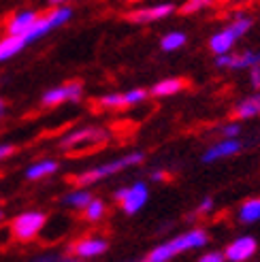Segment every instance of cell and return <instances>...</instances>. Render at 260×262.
<instances>
[{"instance_id":"cell-1","label":"cell","mask_w":260,"mask_h":262,"mask_svg":"<svg viewBox=\"0 0 260 262\" xmlns=\"http://www.w3.org/2000/svg\"><path fill=\"white\" fill-rule=\"evenodd\" d=\"M143 160H145V154L143 151H133V154H126L122 156V158H115V160H109L105 164H98L94 168H88V171L79 173V175H75L73 177V183L77 188H90V186H94V183L102 181V179H107L115 173H120L124 171V168H130V166H139Z\"/></svg>"},{"instance_id":"cell-2","label":"cell","mask_w":260,"mask_h":262,"mask_svg":"<svg viewBox=\"0 0 260 262\" xmlns=\"http://www.w3.org/2000/svg\"><path fill=\"white\" fill-rule=\"evenodd\" d=\"M71 17H73V9L67 7V5H58V7H54L51 11H47L45 15H38L36 21L32 24V28L24 34L26 43L30 45V43L38 41V38H43L51 30H56V28H60V26H64Z\"/></svg>"},{"instance_id":"cell-3","label":"cell","mask_w":260,"mask_h":262,"mask_svg":"<svg viewBox=\"0 0 260 262\" xmlns=\"http://www.w3.org/2000/svg\"><path fill=\"white\" fill-rule=\"evenodd\" d=\"M109 141V133L105 128H98V126H83V128H77L73 133H69L60 141V147L64 151H83L90 147H96L102 145V143Z\"/></svg>"},{"instance_id":"cell-4","label":"cell","mask_w":260,"mask_h":262,"mask_svg":"<svg viewBox=\"0 0 260 262\" xmlns=\"http://www.w3.org/2000/svg\"><path fill=\"white\" fill-rule=\"evenodd\" d=\"M113 199L120 203L126 215H137L149 201V188L145 181H135L128 188H118L113 192Z\"/></svg>"},{"instance_id":"cell-5","label":"cell","mask_w":260,"mask_h":262,"mask_svg":"<svg viewBox=\"0 0 260 262\" xmlns=\"http://www.w3.org/2000/svg\"><path fill=\"white\" fill-rule=\"evenodd\" d=\"M47 224V215L43 211H24L11 222V234L21 243H28L38 237Z\"/></svg>"},{"instance_id":"cell-6","label":"cell","mask_w":260,"mask_h":262,"mask_svg":"<svg viewBox=\"0 0 260 262\" xmlns=\"http://www.w3.org/2000/svg\"><path fill=\"white\" fill-rule=\"evenodd\" d=\"M83 96V85L79 81H69L56 88H49L45 94L41 96L43 107H58L62 102H77Z\"/></svg>"},{"instance_id":"cell-7","label":"cell","mask_w":260,"mask_h":262,"mask_svg":"<svg viewBox=\"0 0 260 262\" xmlns=\"http://www.w3.org/2000/svg\"><path fill=\"white\" fill-rule=\"evenodd\" d=\"M175 9H177L175 3H171V0H162V3H156L151 7H141V9L130 11L126 15V19L133 21V24H154V21L171 17L175 13Z\"/></svg>"},{"instance_id":"cell-8","label":"cell","mask_w":260,"mask_h":262,"mask_svg":"<svg viewBox=\"0 0 260 262\" xmlns=\"http://www.w3.org/2000/svg\"><path fill=\"white\" fill-rule=\"evenodd\" d=\"M207 241H209V234H207L205 228H192V230L177 234L175 239L168 241V245L173 247V252L177 256V254H186L192 250H201V247L207 245Z\"/></svg>"},{"instance_id":"cell-9","label":"cell","mask_w":260,"mask_h":262,"mask_svg":"<svg viewBox=\"0 0 260 262\" xmlns=\"http://www.w3.org/2000/svg\"><path fill=\"white\" fill-rule=\"evenodd\" d=\"M260 64V51H241V54H220L215 56V67L218 69H232V71H243L252 69Z\"/></svg>"},{"instance_id":"cell-10","label":"cell","mask_w":260,"mask_h":262,"mask_svg":"<svg viewBox=\"0 0 260 262\" xmlns=\"http://www.w3.org/2000/svg\"><path fill=\"white\" fill-rule=\"evenodd\" d=\"M258 252V241L250 234H243V237H237L235 241H230L224 250V256L228 262H248L256 256Z\"/></svg>"},{"instance_id":"cell-11","label":"cell","mask_w":260,"mask_h":262,"mask_svg":"<svg viewBox=\"0 0 260 262\" xmlns=\"http://www.w3.org/2000/svg\"><path fill=\"white\" fill-rule=\"evenodd\" d=\"M241 141H239V137H235V139H226V137H222V141H218V143H213L211 147H207L205 149V154H203V162L205 164H211V162H218V160H226V158H232V156H237L239 151H241Z\"/></svg>"},{"instance_id":"cell-12","label":"cell","mask_w":260,"mask_h":262,"mask_svg":"<svg viewBox=\"0 0 260 262\" xmlns=\"http://www.w3.org/2000/svg\"><path fill=\"white\" fill-rule=\"evenodd\" d=\"M109 250V243L102 239V237H83V239H77L73 245H71V252L77 256V258H98Z\"/></svg>"},{"instance_id":"cell-13","label":"cell","mask_w":260,"mask_h":262,"mask_svg":"<svg viewBox=\"0 0 260 262\" xmlns=\"http://www.w3.org/2000/svg\"><path fill=\"white\" fill-rule=\"evenodd\" d=\"M237 41H239V36L230 30V26H226V28H222V30H218L215 34H211L209 49H211V54H215V56L228 54V51H232V47H235Z\"/></svg>"},{"instance_id":"cell-14","label":"cell","mask_w":260,"mask_h":262,"mask_svg":"<svg viewBox=\"0 0 260 262\" xmlns=\"http://www.w3.org/2000/svg\"><path fill=\"white\" fill-rule=\"evenodd\" d=\"M36 17H38V13L30 11V9L15 13V15H13L9 19V24H7V34H21L24 36L26 32L32 28V24L36 21Z\"/></svg>"},{"instance_id":"cell-15","label":"cell","mask_w":260,"mask_h":262,"mask_svg":"<svg viewBox=\"0 0 260 262\" xmlns=\"http://www.w3.org/2000/svg\"><path fill=\"white\" fill-rule=\"evenodd\" d=\"M186 88V81L181 77H166V79H160L158 83H154L149 88V96L154 98H166V96H175L181 90Z\"/></svg>"},{"instance_id":"cell-16","label":"cell","mask_w":260,"mask_h":262,"mask_svg":"<svg viewBox=\"0 0 260 262\" xmlns=\"http://www.w3.org/2000/svg\"><path fill=\"white\" fill-rule=\"evenodd\" d=\"M60 168V162L54 160V158H43L38 160L34 164H30L28 168H26V177H28L30 181H38V179H45V177H51L54 173H58Z\"/></svg>"},{"instance_id":"cell-17","label":"cell","mask_w":260,"mask_h":262,"mask_svg":"<svg viewBox=\"0 0 260 262\" xmlns=\"http://www.w3.org/2000/svg\"><path fill=\"white\" fill-rule=\"evenodd\" d=\"M26 45L28 43H26V38L21 34H7L5 38H0V62L15 58Z\"/></svg>"},{"instance_id":"cell-18","label":"cell","mask_w":260,"mask_h":262,"mask_svg":"<svg viewBox=\"0 0 260 262\" xmlns=\"http://www.w3.org/2000/svg\"><path fill=\"white\" fill-rule=\"evenodd\" d=\"M239 224H256L260 220V196H254V199H248L241 207H239V213H237Z\"/></svg>"},{"instance_id":"cell-19","label":"cell","mask_w":260,"mask_h":262,"mask_svg":"<svg viewBox=\"0 0 260 262\" xmlns=\"http://www.w3.org/2000/svg\"><path fill=\"white\" fill-rule=\"evenodd\" d=\"M92 199H94V196H92V192H90L88 188H77V190H73V192H69L67 196H64L62 203L67 207H71V209H77V211H83Z\"/></svg>"},{"instance_id":"cell-20","label":"cell","mask_w":260,"mask_h":262,"mask_svg":"<svg viewBox=\"0 0 260 262\" xmlns=\"http://www.w3.org/2000/svg\"><path fill=\"white\" fill-rule=\"evenodd\" d=\"M188 36L186 32H179V30H173V32H166L162 38H160V49L162 51H177L186 45Z\"/></svg>"},{"instance_id":"cell-21","label":"cell","mask_w":260,"mask_h":262,"mask_svg":"<svg viewBox=\"0 0 260 262\" xmlns=\"http://www.w3.org/2000/svg\"><path fill=\"white\" fill-rule=\"evenodd\" d=\"M175 258V252H173V247L166 243H160V245H156L154 250L145 256V262H168V260H173Z\"/></svg>"},{"instance_id":"cell-22","label":"cell","mask_w":260,"mask_h":262,"mask_svg":"<svg viewBox=\"0 0 260 262\" xmlns=\"http://www.w3.org/2000/svg\"><path fill=\"white\" fill-rule=\"evenodd\" d=\"M105 213H107V207L100 199H92L88 203V207L83 209V215L88 222H98V220L105 217Z\"/></svg>"},{"instance_id":"cell-23","label":"cell","mask_w":260,"mask_h":262,"mask_svg":"<svg viewBox=\"0 0 260 262\" xmlns=\"http://www.w3.org/2000/svg\"><path fill=\"white\" fill-rule=\"evenodd\" d=\"M98 104L102 109H126V98L124 94H120V92H111V94H105L98 98Z\"/></svg>"},{"instance_id":"cell-24","label":"cell","mask_w":260,"mask_h":262,"mask_svg":"<svg viewBox=\"0 0 260 262\" xmlns=\"http://www.w3.org/2000/svg\"><path fill=\"white\" fill-rule=\"evenodd\" d=\"M147 96H149V90H143V88H133V90H128L126 94H124L128 107H135V104H141V102L145 100Z\"/></svg>"},{"instance_id":"cell-25","label":"cell","mask_w":260,"mask_h":262,"mask_svg":"<svg viewBox=\"0 0 260 262\" xmlns=\"http://www.w3.org/2000/svg\"><path fill=\"white\" fill-rule=\"evenodd\" d=\"M211 5H213V0H186V3L179 7V11L190 15V13H199V11L211 7Z\"/></svg>"},{"instance_id":"cell-26","label":"cell","mask_w":260,"mask_h":262,"mask_svg":"<svg viewBox=\"0 0 260 262\" xmlns=\"http://www.w3.org/2000/svg\"><path fill=\"white\" fill-rule=\"evenodd\" d=\"M220 135L226 137V139H235V137L241 135V124L239 122H228V124H224L222 128H220Z\"/></svg>"},{"instance_id":"cell-27","label":"cell","mask_w":260,"mask_h":262,"mask_svg":"<svg viewBox=\"0 0 260 262\" xmlns=\"http://www.w3.org/2000/svg\"><path fill=\"white\" fill-rule=\"evenodd\" d=\"M211 209H213V199H211V196H205V199L199 203V207H197V211H194V215H188V220H192V217H199V215H207V213H211Z\"/></svg>"},{"instance_id":"cell-28","label":"cell","mask_w":260,"mask_h":262,"mask_svg":"<svg viewBox=\"0 0 260 262\" xmlns=\"http://www.w3.org/2000/svg\"><path fill=\"white\" fill-rule=\"evenodd\" d=\"M224 260H226L224 252H207L199 256V262H224Z\"/></svg>"},{"instance_id":"cell-29","label":"cell","mask_w":260,"mask_h":262,"mask_svg":"<svg viewBox=\"0 0 260 262\" xmlns=\"http://www.w3.org/2000/svg\"><path fill=\"white\" fill-rule=\"evenodd\" d=\"M250 83H252V88L260 90V64L250 69Z\"/></svg>"},{"instance_id":"cell-30","label":"cell","mask_w":260,"mask_h":262,"mask_svg":"<svg viewBox=\"0 0 260 262\" xmlns=\"http://www.w3.org/2000/svg\"><path fill=\"white\" fill-rule=\"evenodd\" d=\"M13 151H15V147H13V145H9V143H3V145H0V162H3V160H7V158H9V156H11Z\"/></svg>"},{"instance_id":"cell-31","label":"cell","mask_w":260,"mask_h":262,"mask_svg":"<svg viewBox=\"0 0 260 262\" xmlns=\"http://www.w3.org/2000/svg\"><path fill=\"white\" fill-rule=\"evenodd\" d=\"M151 181H164L166 179V175H164V171H151Z\"/></svg>"},{"instance_id":"cell-32","label":"cell","mask_w":260,"mask_h":262,"mask_svg":"<svg viewBox=\"0 0 260 262\" xmlns=\"http://www.w3.org/2000/svg\"><path fill=\"white\" fill-rule=\"evenodd\" d=\"M7 115V102H5V98H0V120Z\"/></svg>"},{"instance_id":"cell-33","label":"cell","mask_w":260,"mask_h":262,"mask_svg":"<svg viewBox=\"0 0 260 262\" xmlns=\"http://www.w3.org/2000/svg\"><path fill=\"white\" fill-rule=\"evenodd\" d=\"M67 3H71V0H49V5H51V7H58V5H67Z\"/></svg>"},{"instance_id":"cell-34","label":"cell","mask_w":260,"mask_h":262,"mask_svg":"<svg viewBox=\"0 0 260 262\" xmlns=\"http://www.w3.org/2000/svg\"><path fill=\"white\" fill-rule=\"evenodd\" d=\"M252 100L256 102V107H258V111H260V92H258V94H254V96H252Z\"/></svg>"},{"instance_id":"cell-35","label":"cell","mask_w":260,"mask_h":262,"mask_svg":"<svg viewBox=\"0 0 260 262\" xmlns=\"http://www.w3.org/2000/svg\"><path fill=\"white\" fill-rule=\"evenodd\" d=\"M3 217H5V213H3V211H0V222H3Z\"/></svg>"},{"instance_id":"cell-36","label":"cell","mask_w":260,"mask_h":262,"mask_svg":"<svg viewBox=\"0 0 260 262\" xmlns=\"http://www.w3.org/2000/svg\"><path fill=\"white\" fill-rule=\"evenodd\" d=\"M130 3H139V0H130Z\"/></svg>"},{"instance_id":"cell-37","label":"cell","mask_w":260,"mask_h":262,"mask_svg":"<svg viewBox=\"0 0 260 262\" xmlns=\"http://www.w3.org/2000/svg\"><path fill=\"white\" fill-rule=\"evenodd\" d=\"M232 3H235V0H232Z\"/></svg>"}]
</instances>
